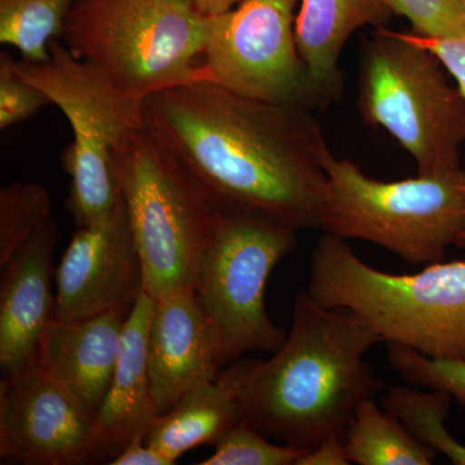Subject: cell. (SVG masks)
I'll list each match as a JSON object with an SVG mask.
<instances>
[{
    "label": "cell",
    "mask_w": 465,
    "mask_h": 465,
    "mask_svg": "<svg viewBox=\"0 0 465 465\" xmlns=\"http://www.w3.org/2000/svg\"><path fill=\"white\" fill-rule=\"evenodd\" d=\"M143 118L215 210L256 213L295 231L321 228L329 146L311 109L197 82L152 94Z\"/></svg>",
    "instance_id": "obj_1"
},
{
    "label": "cell",
    "mask_w": 465,
    "mask_h": 465,
    "mask_svg": "<svg viewBox=\"0 0 465 465\" xmlns=\"http://www.w3.org/2000/svg\"><path fill=\"white\" fill-rule=\"evenodd\" d=\"M378 333L341 309L323 307L305 291L293 302L286 341L269 360L231 363L241 419L269 440L311 450L344 437L363 401L381 382L365 354Z\"/></svg>",
    "instance_id": "obj_2"
},
{
    "label": "cell",
    "mask_w": 465,
    "mask_h": 465,
    "mask_svg": "<svg viewBox=\"0 0 465 465\" xmlns=\"http://www.w3.org/2000/svg\"><path fill=\"white\" fill-rule=\"evenodd\" d=\"M307 292L323 307L353 314L387 344L465 362V262L385 273L326 232L312 253Z\"/></svg>",
    "instance_id": "obj_3"
},
{
    "label": "cell",
    "mask_w": 465,
    "mask_h": 465,
    "mask_svg": "<svg viewBox=\"0 0 465 465\" xmlns=\"http://www.w3.org/2000/svg\"><path fill=\"white\" fill-rule=\"evenodd\" d=\"M210 17L183 0H75L63 39L124 96L210 82L200 64Z\"/></svg>",
    "instance_id": "obj_4"
},
{
    "label": "cell",
    "mask_w": 465,
    "mask_h": 465,
    "mask_svg": "<svg viewBox=\"0 0 465 465\" xmlns=\"http://www.w3.org/2000/svg\"><path fill=\"white\" fill-rule=\"evenodd\" d=\"M112 164L142 260L146 293L154 300L195 293L215 208L145 124L113 150Z\"/></svg>",
    "instance_id": "obj_5"
},
{
    "label": "cell",
    "mask_w": 465,
    "mask_h": 465,
    "mask_svg": "<svg viewBox=\"0 0 465 465\" xmlns=\"http://www.w3.org/2000/svg\"><path fill=\"white\" fill-rule=\"evenodd\" d=\"M327 174L321 229L384 247L412 265L443 262L465 228V171L381 182L348 159L322 155Z\"/></svg>",
    "instance_id": "obj_6"
},
{
    "label": "cell",
    "mask_w": 465,
    "mask_h": 465,
    "mask_svg": "<svg viewBox=\"0 0 465 465\" xmlns=\"http://www.w3.org/2000/svg\"><path fill=\"white\" fill-rule=\"evenodd\" d=\"M358 109L411 154L420 176L460 170L465 96L430 48L409 33L376 29L361 61Z\"/></svg>",
    "instance_id": "obj_7"
},
{
    "label": "cell",
    "mask_w": 465,
    "mask_h": 465,
    "mask_svg": "<svg viewBox=\"0 0 465 465\" xmlns=\"http://www.w3.org/2000/svg\"><path fill=\"white\" fill-rule=\"evenodd\" d=\"M16 69L65 114L73 131L63 154L72 180L66 206L78 228L97 224L121 203L113 150L143 124V103L121 94L60 39L51 42L47 60L21 58Z\"/></svg>",
    "instance_id": "obj_8"
},
{
    "label": "cell",
    "mask_w": 465,
    "mask_h": 465,
    "mask_svg": "<svg viewBox=\"0 0 465 465\" xmlns=\"http://www.w3.org/2000/svg\"><path fill=\"white\" fill-rule=\"evenodd\" d=\"M296 232L256 213L215 210L195 295L215 324L224 366L250 351L274 353L286 341L266 312L265 290L275 265L295 249Z\"/></svg>",
    "instance_id": "obj_9"
},
{
    "label": "cell",
    "mask_w": 465,
    "mask_h": 465,
    "mask_svg": "<svg viewBox=\"0 0 465 465\" xmlns=\"http://www.w3.org/2000/svg\"><path fill=\"white\" fill-rule=\"evenodd\" d=\"M300 0H242L210 17L204 69L210 82L249 99L320 108L296 43Z\"/></svg>",
    "instance_id": "obj_10"
},
{
    "label": "cell",
    "mask_w": 465,
    "mask_h": 465,
    "mask_svg": "<svg viewBox=\"0 0 465 465\" xmlns=\"http://www.w3.org/2000/svg\"><path fill=\"white\" fill-rule=\"evenodd\" d=\"M0 460L26 465L97 461L94 418L41 371L0 382Z\"/></svg>",
    "instance_id": "obj_11"
},
{
    "label": "cell",
    "mask_w": 465,
    "mask_h": 465,
    "mask_svg": "<svg viewBox=\"0 0 465 465\" xmlns=\"http://www.w3.org/2000/svg\"><path fill=\"white\" fill-rule=\"evenodd\" d=\"M54 318L60 322L109 312L131 313L145 289L124 198L97 224L78 228L54 272Z\"/></svg>",
    "instance_id": "obj_12"
},
{
    "label": "cell",
    "mask_w": 465,
    "mask_h": 465,
    "mask_svg": "<svg viewBox=\"0 0 465 465\" xmlns=\"http://www.w3.org/2000/svg\"><path fill=\"white\" fill-rule=\"evenodd\" d=\"M60 232L54 220L2 266L0 370L2 379L38 370L43 341L54 321V253Z\"/></svg>",
    "instance_id": "obj_13"
},
{
    "label": "cell",
    "mask_w": 465,
    "mask_h": 465,
    "mask_svg": "<svg viewBox=\"0 0 465 465\" xmlns=\"http://www.w3.org/2000/svg\"><path fill=\"white\" fill-rule=\"evenodd\" d=\"M224 367L215 324L195 293L155 300L148 333V369L158 415L186 391L216 381Z\"/></svg>",
    "instance_id": "obj_14"
},
{
    "label": "cell",
    "mask_w": 465,
    "mask_h": 465,
    "mask_svg": "<svg viewBox=\"0 0 465 465\" xmlns=\"http://www.w3.org/2000/svg\"><path fill=\"white\" fill-rule=\"evenodd\" d=\"M155 300L143 291L125 320L124 341L108 393L94 418L97 461L145 440L158 415L148 369V333Z\"/></svg>",
    "instance_id": "obj_15"
},
{
    "label": "cell",
    "mask_w": 465,
    "mask_h": 465,
    "mask_svg": "<svg viewBox=\"0 0 465 465\" xmlns=\"http://www.w3.org/2000/svg\"><path fill=\"white\" fill-rule=\"evenodd\" d=\"M127 317L109 312L72 323L54 318L43 341L38 371L74 394L94 418L112 384Z\"/></svg>",
    "instance_id": "obj_16"
},
{
    "label": "cell",
    "mask_w": 465,
    "mask_h": 465,
    "mask_svg": "<svg viewBox=\"0 0 465 465\" xmlns=\"http://www.w3.org/2000/svg\"><path fill=\"white\" fill-rule=\"evenodd\" d=\"M394 15L388 0H300L296 43L320 108L341 96L339 60L348 39L361 27H385Z\"/></svg>",
    "instance_id": "obj_17"
},
{
    "label": "cell",
    "mask_w": 465,
    "mask_h": 465,
    "mask_svg": "<svg viewBox=\"0 0 465 465\" xmlns=\"http://www.w3.org/2000/svg\"><path fill=\"white\" fill-rule=\"evenodd\" d=\"M241 420L237 381L228 367L216 381L186 391L168 411L155 416L145 442L174 464L191 450L216 446Z\"/></svg>",
    "instance_id": "obj_18"
},
{
    "label": "cell",
    "mask_w": 465,
    "mask_h": 465,
    "mask_svg": "<svg viewBox=\"0 0 465 465\" xmlns=\"http://www.w3.org/2000/svg\"><path fill=\"white\" fill-rule=\"evenodd\" d=\"M351 463L430 465L437 452L410 432L396 416L381 411L374 399L363 401L345 433Z\"/></svg>",
    "instance_id": "obj_19"
},
{
    "label": "cell",
    "mask_w": 465,
    "mask_h": 465,
    "mask_svg": "<svg viewBox=\"0 0 465 465\" xmlns=\"http://www.w3.org/2000/svg\"><path fill=\"white\" fill-rule=\"evenodd\" d=\"M75 0H0V42L27 61L50 57L51 42L63 38Z\"/></svg>",
    "instance_id": "obj_20"
},
{
    "label": "cell",
    "mask_w": 465,
    "mask_h": 465,
    "mask_svg": "<svg viewBox=\"0 0 465 465\" xmlns=\"http://www.w3.org/2000/svg\"><path fill=\"white\" fill-rule=\"evenodd\" d=\"M452 397L446 391H418L394 387L382 399V409L405 425L421 442L452 464L465 465V445L446 430L445 421Z\"/></svg>",
    "instance_id": "obj_21"
},
{
    "label": "cell",
    "mask_w": 465,
    "mask_h": 465,
    "mask_svg": "<svg viewBox=\"0 0 465 465\" xmlns=\"http://www.w3.org/2000/svg\"><path fill=\"white\" fill-rule=\"evenodd\" d=\"M52 220L47 189L14 183L0 191V266L7 264L33 235Z\"/></svg>",
    "instance_id": "obj_22"
},
{
    "label": "cell",
    "mask_w": 465,
    "mask_h": 465,
    "mask_svg": "<svg viewBox=\"0 0 465 465\" xmlns=\"http://www.w3.org/2000/svg\"><path fill=\"white\" fill-rule=\"evenodd\" d=\"M308 450L274 442L246 421L232 428L202 465H298Z\"/></svg>",
    "instance_id": "obj_23"
},
{
    "label": "cell",
    "mask_w": 465,
    "mask_h": 465,
    "mask_svg": "<svg viewBox=\"0 0 465 465\" xmlns=\"http://www.w3.org/2000/svg\"><path fill=\"white\" fill-rule=\"evenodd\" d=\"M387 347L388 361L403 381L415 387L446 391L465 407V362L433 360L396 344Z\"/></svg>",
    "instance_id": "obj_24"
},
{
    "label": "cell",
    "mask_w": 465,
    "mask_h": 465,
    "mask_svg": "<svg viewBox=\"0 0 465 465\" xmlns=\"http://www.w3.org/2000/svg\"><path fill=\"white\" fill-rule=\"evenodd\" d=\"M394 14L406 17L424 38H465V0H388Z\"/></svg>",
    "instance_id": "obj_25"
},
{
    "label": "cell",
    "mask_w": 465,
    "mask_h": 465,
    "mask_svg": "<svg viewBox=\"0 0 465 465\" xmlns=\"http://www.w3.org/2000/svg\"><path fill=\"white\" fill-rule=\"evenodd\" d=\"M51 100L25 81L16 69V60L0 54V130H8L38 114Z\"/></svg>",
    "instance_id": "obj_26"
},
{
    "label": "cell",
    "mask_w": 465,
    "mask_h": 465,
    "mask_svg": "<svg viewBox=\"0 0 465 465\" xmlns=\"http://www.w3.org/2000/svg\"><path fill=\"white\" fill-rule=\"evenodd\" d=\"M409 34L416 42L436 54L465 96V38H424L414 33Z\"/></svg>",
    "instance_id": "obj_27"
},
{
    "label": "cell",
    "mask_w": 465,
    "mask_h": 465,
    "mask_svg": "<svg viewBox=\"0 0 465 465\" xmlns=\"http://www.w3.org/2000/svg\"><path fill=\"white\" fill-rule=\"evenodd\" d=\"M347 448L344 437L332 434L321 440L316 448L308 450L307 454L300 459L298 465H348Z\"/></svg>",
    "instance_id": "obj_28"
},
{
    "label": "cell",
    "mask_w": 465,
    "mask_h": 465,
    "mask_svg": "<svg viewBox=\"0 0 465 465\" xmlns=\"http://www.w3.org/2000/svg\"><path fill=\"white\" fill-rule=\"evenodd\" d=\"M110 465H173L170 459L164 457L157 449L148 445L145 440H136L127 446Z\"/></svg>",
    "instance_id": "obj_29"
},
{
    "label": "cell",
    "mask_w": 465,
    "mask_h": 465,
    "mask_svg": "<svg viewBox=\"0 0 465 465\" xmlns=\"http://www.w3.org/2000/svg\"><path fill=\"white\" fill-rule=\"evenodd\" d=\"M204 17L219 16L237 7L242 0H183Z\"/></svg>",
    "instance_id": "obj_30"
},
{
    "label": "cell",
    "mask_w": 465,
    "mask_h": 465,
    "mask_svg": "<svg viewBox=\"0 0 465 465\" xmlns=\"http://www.w3.org/2000/svg\"><path fill=\"white\" fill-rule=\"evenodd\" d=\"M458 247H460V249H465V228L463 229V232H460V235L458 237L457 241Z\"/></svg>",
    "instance_id": "obj_31"
}]
</instances>
